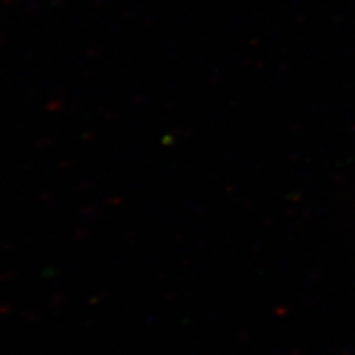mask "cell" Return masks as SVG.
<instances>
[]
</instances>
